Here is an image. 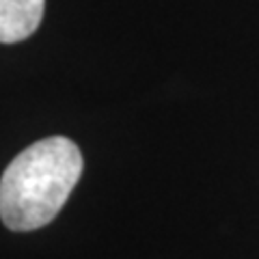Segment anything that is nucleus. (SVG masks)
<instances>
[{"label":"nucleus","mask_w":259,"mask_h":259,"mask_svg":"<svg viewBox=\"0 0 259 259\" xmlns=\"http://www.w3.org/2000/svg\"><path fill=\"white\" fill-rule=\"evenodd\" d=\"M84 160L67 136H48L20 151L0 180V216L11 231L50 225L82 175Z\"/></svg>","instance_id":"f257e3e1"},{"label":"nucleus","mask_w":259,"mask_h":259,"mask_svg":"<svg viewBox=\"0 0 259 259\" xmlns=\"http://www.w3.org/2000/svg\"><path fill=\"white\" fill-rule=\"evenodd\" d=\"M46 0H0V41L28 39L44 20Z\"/></svg>","instance_id":"f03ea898"}]
</instances>
